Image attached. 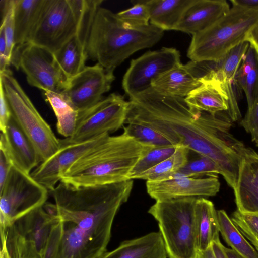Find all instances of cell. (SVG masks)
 I'll list each match as a JSON object with an SVG mask.
<instances>
[{"label": "cell", "instance_id": "obj_40", "mask_svg": "<svg viewBox=\"0 0 258 258\" xmlns=\"http://www.w3.org/2000/svg\"><path fill=\"white\" fill-rule=\"evenodd\" d=\"M241 126L251 135L253 142L258 146V97L240 122Z\"/></svg>", "mask_w": 258, "mask_h": 258}, {"label": "cell", "instance_id": "obj_42", "mask_svg": "<svg viewBox=\"0 0 258 258\" xmlns=\"http://www.w3.org/2000/svg\"><path fill=\"white\" fill-rule=\"evenodd\" d=\"M12 166L6 154L0 150V189L3 186Z\"/></svg>", "mask_w": 258, "mask_h": 258}, {"label": "cell", "instance_id": "obj_34", "mask_svg": "<svg viewBox=\"0 0 258 258\" xmlns=\"http://www.w3.org/2000/svg\"><path fill=\"white\" fill-rule=\"evenodd\" d=\"M123 130L128 135L145 145L154 147L174 146L160 133L142 124L130 122L126 126H123Z\"/></svg>", "mask_w": 258, "mask_h": 258}, {"label": "cell", "instance_id": "obj_25", "mask_svg": "<svg viewBox=\"0 0 258 258\" xmlns=\"http://www.w3.org/2000/svg\"><path fill=\"white\" fill-rule=\"evenodd\" d=\"M147 6L150 24L164 30H175L192 0L142 1Z\"/></svg>", "mask_w": 258, "mask_h": 258}, {"label": "cell", "instance_id": "obj_38", "mask_svg": "<svg viewBox=\"0 0 258 258\" xmlns=\"http://www.w3.org/2000/svg\"><path fill=\"white\" fill-rule=\"evenodd\" d=\"M231 219L258 252V213L242 214L236 210Z\"/></svg>", "mask_w": 258, "mask_h": 258}, {"label": "cell", "instance_id": "obj_32", "mask_svg": "<svg viewBox=\"0 0 258 258\" xmlns=\"http://www.w3.org/2000/svg\"><path fill=\"white\" fill-rule=\"evenodd\" d=\"M1 235L4 237L11 258H41L34 245L19 231L14 223L6 227L1 226Z\"/></svg>", "mask_w": 258, "mask_h": 258}, {"label": "cell", "instance_id": "obj_12", "mask_svg": "<svg viewBox=\"0 0 258 258\" xmlns=\"http://www.w3.org/2000/svg\"><path fill=\"white\" fill-rule=\"evenodd\" d=\"M181 64L179 52L164 47L150 51L131 60L122 80V87L129 97L143 92L152 86L161 75Z\"/></svg>", "mask_w": 258, "mask_h": 258}, {"label": "cell", "instance_id": "obj_37", "mask_svg": "<svg viewBox=\"0 0 258 258\" xmlns=\"http://www.w3.org/2000/svg\"><path fill=\"white\" fill-rule=\"evenodd\" d=\"M134 6L116 13L117 16L127 27L140 28L150 25V15L147 6L142 1L135 2Z\"/></svg>", "mask_w": 258, "mask_h": 258}, {"label": "cell", "instance_id": "obj_44", "mask_svg": "<svg viewBox=\"0 0 258 258\" xmlns=\"http://www.w3.org/2000/svg\"><path fill=\"white\" fill-rule=\"evenodd\" d=\"M212 247L216 258H228L225 251V246L222 244L220 239L214 241Z\"/></svg>", "mask_w": 258, "mask_h": 258}, {"label": "cell", "instance_id": "obj_47", "mask_svg": "<svg viewBox=\"0 0 258 258\" xmlns=\"http://www.w3.org/2000/svg\"><path fill=\"white\" fill-rule=\"evenodd\" d=\"M1 258H11L6 248L4 237L1 235Z\"/></svg>", "mask_w": 258, "mask_h": 258}, {"label": "cell", "instance_id": "obj_45", "mask_svg": "<svg viewBox=\"0 0 258 258\" xmlns=\"http://www.w3.org/2000/svg\"><path fill=\"white\" fill-rule=\"evenodd\" d=\"M232 5H238L245 7H258V0H232Z\"/></svg>", "mask_w": 258, "mask_h": 258}, {"label": "cell", "instance_id": "obj_3", "mask_svg": "<svg viewBox=\"0 0 258 258\" xmlns=\"http://www.w3.org/2000/svg\"><path fill=\"white\" fill-rule=\"evenodd\" d=\"M125 132L109 135L73 163L61 182L74 187L111 184L128 180L127 176L141 157L153 148Z\"/></svg>", "mask_w": 258, "mask_h": 258}, {"label": "cell", "instance_id": "obj_6", "mask_svg": "<svg viewBox=\"0 0 258 258\" xmlns=\"http://www.w3.org/2000/svg\"><path fill=\"white\" fill-rule=\"evenodd\" d=\"M258 23V7L232 5L212 25L194 35L187 51L192 61L217 62L246 40Z\"/></svg>", "mask_w": 258, "mask_h": 258}, {"label": "cell", "instance_id": "obj_39", "mask_svg": "<svg viewBox=\"0 0 258 258\" xmlns=\"http://www.w3.org/2000/svg\"><path fill=\"white\" fill-rule=\"evenodd\" d=\"M62 225L60 219L53 227L41 258H57L62 237Z\"/></svg>", "mask_w": 258, "mask_h": 258}, {"label": "cell", "instance_id": "obj_27", "mask_svg": "<svg viewBox=\"0 0 258 258\" xmlns=\"http://www.w3.org/2000/svg\"><path fill=\"white\" fill-rule=\"evenodd\" d=\"M234 83L244 91L248 108H250L258 97V55L250 45L236 73Z\"/></svg>", "mask_w": 258, "mask_h": 258}, {"label": "cell", "instance_id": "obj_13", "mask_svg": "<svg viewBox=\"0 0 258 258\" xmlns=\"http://www.w3.org/2000/svg\"><path fill=\"white\" fill-rule=\"evenodd\" d=\"M113 72L98 63L86 66L69 80L61 92L79 112L83 111L100 101L103 95L109 91L115 79Z\"/></svg>", "mask_w": 258, "mask_h": 258}, {"label": "cell", "instance_id": "obj_36", "mask_svg": "<svg viewBox=\"0 0 258 258\" xmlns=\"http://www.w3.org/2000/svg\"><path fill=\"white\" fill-rule=\"evenodd\" d=\"M1 25L4 27L6 40V57L10 65L13 51L15 47V30L14 22V1L1 0Z\"/></svg>", "mask_w": 258, "mask_h": 258}, {"label": "cell", "instance_id": "obj_31", "mask_svg": "<svg viewBox=\"0 0 258 258\" xmlns=\"http://www.w3.org/2000/svg\"><path fill=\"white\" fill-rule=\"evenodd\" d=\"M249 46L245 41L230 50L221 59L213 61V67L220 80L229 88L233 87L234 80L243 58Z\"/></svg>", "mask_w": 258, "mask_h": 258}, {"label": "cell", "instance_id": "obj_17", "mask_svg": "<svg viewBox=\"0 0 258 258\" xmlns=\"http://www.w3.org/2000/svg\"><path fill=\"white\" fill-rule=\"evenodd\" d=\"M0 150L13 165L28 174L41 163L34 146L11 115L5 132H1Z\"/></svg>", "mask_w": 258, "mask_h": 258}, {"label": "cell", "instance_id": "obj_43", "mask_svg": "<svg viewBox=\"0 0 258 258\" xmlns=\"http://www.w3.org/2000/svg\"><path fill=\"white\" fill-rule=\"evenodd\" d=\"M258 55V23L248 34L246 40Z\"/></svg>", "mask_w": 258, "mask_h": 258}, {"label": "cell", "instance_id": "obj_15", "mask_svg": "<svg viewBox=\"0 0 258 258\" xmlns=\"http://www.w3.org/2000/svg\"><path fill=\"white\" fill-rule=\"evenodd\" d=\"M109 135V134H104L82 143H60L59 150L48 159L41 162L30 174L31 175L49 191L53 190L57 183L60 181L62 175L73 163Z\"/></svg>", "mask_w": 258, "mask_h": 258}, {"label": "cell", "instance_id": "obj_4", "mask_svg": "<svg viewBox=\"0 0 258 258\" xmlns=\"http://www.w3.org/2000/svg\"><path fill=\"white\" fill-rule=\"evenodd\" d=\"M163 35V30L151 24L140 28L127 27L116 14L100 7L90 29L88 57L114 71L134 53L156 44Z\"/></svg>", "mask_w": 258, "mask_h": 258}, {"label": "cell", "instance_id": "obj_28", "mask_svg": "<svg viewBox=\"0 0 258 258\" xmlns=\"http://www.w3.org/2000/svg\"><path fill=\"white\" fill-rule=\"evenodd\" d=\"M44 92L56 117L57 132L65 138L71 137L76 128L79 112L61 92Z\"/></svg>", "mask_w": 258, "mask_h": 258}, {"label": "cell", "instance_id": "obj_5", "mask_svg": "<svg viewBox=\"0 0 258 258\" xmlns=\"http://www.w3.org/2000/svg\"><path fill=\"white\" fill-rule=\"evenodd\" d=\"M102 0H44L28 42L54 54L90 29Z\"/></svg>", "mask_w": 258, "mask_h": 258}, {"label": "cell", "instance_id": "obj_22", "mask_svg": "<svg viewBox=\"0 0 258 258\" xmlns=\"http://www.w3.org/2000/svg\"><path fill=\"white\" fill-rule=\"evenodd\" d=\"M90 29L74 36L53 54L57 66L68 81L86 67Z\"/></svg>", "mask_w": 258, "mask_h": 258}, {"label": "cell", "instance_id": "obj_41", "mask_svg": "<svg viewBox=\"0 0 258 258\" xmlns=\"http://www.w3.org/2000/svg\"><path fill=\"white\" fill-rule=\"evenodd\" d=\"M10 117V109L3 88L0 86V129L1 132H5Z\"/></svg>", "mask_w": 258, "mask_h": 258}, {"label": "cell", "instance_id": "obj_14", "mask_svg": "<svg viewBox=\"0 0 258 258\" xmlns=\"http://www.w3.org/2000/svg\"><path fill=\"white\" fill-rule=\"evenodd\" d=\"M220 188L216 175L188 177L176 174L165 180L146 182L147 193L156 201L214 196Z\"/></svg>", "mask_w": 258, "mask_h": 258}, {"label": "cell", "instance_id": "obj_46", "mask_svg": "<svg viewBox=\"0 0 258 258\" xmlns=\"http://www.w3.org/2000/svg\"><path fill=\"white\" fill-rule=\"evenodd\" d=\"M197 258H216L213 251L212 246L207 249L199 251Z\"/></svg>", "mask_w": 258, "mask_h": 258}, {"label": "cell", "instance_id": "obj_33", "mask_svg": "<svg viewBox=\"0 0 258 258\" xmlns=\"http://www.w3.org/2000/svg\"><path fill=\"white\" fill-rule=\"evenodd\" d=\"M177 146L153 147L146 152L129 173L128 179H137L145 171L153 168L171 156Z\"/></svg>", "mask_w": 258, "mask_h": 258}, {"label": "cell", "instance_id": "obj_26", "mask_svg": "<svg viewBox=\"0 0 258 258\" xmlns=\"http://www.w3.org/2000/svg\"><path fill=\"white\" fill-rule=\"evenodd\" d=\"M15 46L28 42L44 0H13Z\"/></svg>", "mask_w": 258, "mask_h": 258}, {"label": "cell", "instance_id": "obj_8", "mask_svg": "<svg viewBox=\"0 0 258 258\" xmlns=\"http://www.w3.org/2000/svg\"><path fill=\"white\" fill-rule=\"evenodd\" d=\"M0 86L11 117L30 140L41 162L46 160L60 148V139L41 116L10 70L0 72Z\"/></svg>", "mask_w": 258, "mask_h": 258}, {"label": "cell", "instance_id": "obj_20", "mask_svg": "<svg viewBox=\"0 0 258 258\" xmlns=\"http://www.w3.org/2000/svg\"><path fill=\"white\" fill-rule=\"evenodd\" d=\"M59 217L43 207L37 208L14 223L19 231L35 247L41 257L45 244Z\"/></svg>", "mask_w": 258, "mask_h": 258}, {"label": "cell", "instance_id": "obj_1", "mask_svg": "<svg viewBox=\"0 0 258 258\" xmlns=\"http://www.w3.org/2000/svg\"><path fill=\"white\" fill-rule=\"evenodd\" d=\"M126 123L146 125L219 166L227 182L235 180L246 147L231 133L233 122L224 112L211 114L191 108L185 98L162 94L152 87L130 97Z\"/></svg>", "mask_w": 258, "mask_h": 258}, {"label": "cell", "instance_id": "obj_30", "mask_svg": "<svg viewBox=\"0 0 258 258\" xmlns=\"http://www.w3.org/2000/svg\"><path fill=\"white\" fill-rule=\"evenodd\" d=\"M189 152L190 150L186 147L177 146L171 156L141 174L137 179L154 181L172 177L186 164Z\"/></svg>", "mask_w": 258, "mask_h": 258}, {"label": "cell", "instance_id": "obj_48", "mask_svg": "<svg viewBox=\"0 0 258 258\" xmlns=\"http://www.w3.org/2000/svg\"><path fill=\"white\" fill-rule=\"evenodd\" d=\"M228 258H245L231 248L224 247Z\"/></svg>", "mask_w": 258, "mask_h": 258}, {"label": "cell", "instance_id": "obj_24", "mask_svg": "<svg viewBox=\"0 0 258 258\" xmlns=\"http://www.w3.org/2000/svg\"><path fill=\"white\" fill-rule=\"evenodd\" d=\"M201 84V80L195 78L185 64H180L155 80L151 87L162 94L184 97Z\"/></svg>", "mask_w": 258, "mask_h": 258}, {"label": "cell", "instance_id": "obj_2", "mask_svg": "<svg viewBox=\"0 0 258 258\" xmlns=\"http://www.w3.org/2000/svg\"><path fill=\"white\" fill-rule=\"evenodd\" d=\"M133 180L74 187L60 182L50 191L55 204L45 209L57 216L62 237L57 258H102L113 222L133 189Z\"/></svg>", "mask_w": 258, "mask_h": 258}, {"label": "cell", "instance_id": "obj_9", "mask_svg": "<svg viewBox=\"0 0 258 258\" xmlns=\"http://www.w3.org/2000/svg\"><path fill=\"white\" fill-rule=\"evenodd\" d=\"M49 190L13 165L0 189V223L6 227L45 204Z\"/></svg>", "mask_w": 258, "mask_h": 258}, {"label": "cell", "instance_id": "obj_16", "mask_svg": "<svg viewBox=\"0 0 258 258\" xmlns=\"http://www.w3.org/2000/svg\"><path fill=\"white\" fill-rule=\"evenodd\" d=\"M200 80L201 84L185 98L192 109L211 114L227 112L229 109L230 91L220 80L209 62Z\"/></svg>", "mask_w": 258, "mask_h": 258}, {"label": "cell", "instance_id": "obj_21", "mask_svg": "<svg viewBox=\"0 0 258 258\" xmlns=\"http://www.w3.org/2000/svg\"><path fill=\"white\" fill-rule=\"evenodd\" d=\"M162 236L153 232L123 241L115 249L107 251L102 258H167Z\"/></svg>", "mask_w": 258, "mask_h": 258}, {"label": "cell", "instance_id": "obj_35", "mask_svg": "<svg viewBox=\"0 0 258 258\" xmlns=\"http://www.w3.org/2000/svg\"><path fill=\"white\" fill-rule=\"evenodd\" d=\"M221 173L219 166L214 161L207 156L198 154L195 158L189 159L177 174L188 177H201Z\"/></svg>", "mask_w": 258, "mask_h": 258}, {"label": "cell", "instance_id": "obj_29", "mask_svg": "<svg viewBox=\"0 0 258 258\" xmlns=\"http://www.w3.org/2000/svg\"><path fill=\"white\" fill-rule=\"evenodd\" d=\"M220 233L227 244L245 258H258V252L246 240L224 210L217 211Z\"/></svg>", "mask_w": 258, "mask_h": 258}, {"label": "cell", "instance_id": "obj_18", "mask_svg": "<svg viewBox=\"0 0 258 258\" xmlns=\"http://www.w3.org/2000/svg\"><path fill=\"white\" fill-rule=\"evenodd\" d=\"M234 192L237 211L258 213V153L251 148H247L240 162Z\"/></svg>", "mask_w": 258, "mask_h": 258}, {"label": "cell", "instance_id": "obj_7", "mask_svg": "<svg viewBox=\"0 0 258 258\" xmlns=\"http://www.w3.org/2000/svg\"><path fill=\"white\" fill-rule=\"evenodd\" d=\"M197 199L156 201L148 210L158 223L168 258H197Z\"/></svg>", "mask_w": 258, "mask_h": 258}, {"label": "cell", "instance_id": "obj_19", "mask_svg": "<svg viewBox=\"0 0 258 258\" xmlns=\"http://www.w3.org/2000/svg\"><path fill=\"white\" fill-rule=\"evenodd\" d=\"M229 9L225 0H192L174 30L194 35L210 27Z\"/></svg>", "mask_w": 258, "mask_h": 258}, {"label": "cell", "instance_id": "obj_23", "mask_svg": "<svg viewBox=\"0 0 258 258\" xmlns=\"http://www.w3.org/2000/svg\"><path fill=\"white\" fill-rule=\"evenodd\" d=\"M197 244L199 251L207 249L219 239L217 213L213 203L205 198L196 199L195 205Z\"/></svg>", "mask_w": 258, "mask_h": 258}, {"label": "cell", "instance_id": "obj_10", "mask_svg": "<svg viewBox=\"0 0 258 258\" xmlns=\"http://www.w3.org/2000/svg\"><path fill=\"white\" fill-rule=\"evenodd\" d=\"M128 101L119 94L112 93L90 108L79 112L73 135L60 139L61 143L84 142L121 128L125 123Z\"/></svg>", "mask_w": 258, "mask_h": 258}, {"label": "cell", "instance_id": "obj_11", "mask_svg": "<svg viewBox=\"0 0 258 258\" xmlns=\"http://www.w3.org/2000/svg\"><path fill=\"white\" fill-rule=\"evenodd\" d=\"M11 63L23 71L29 85L44 91L61 92L67 85L53 54L36 45L27 42L15 46Z\"/></svg>", "mask_w": 258, "mask_h": 258}]
</instances>
